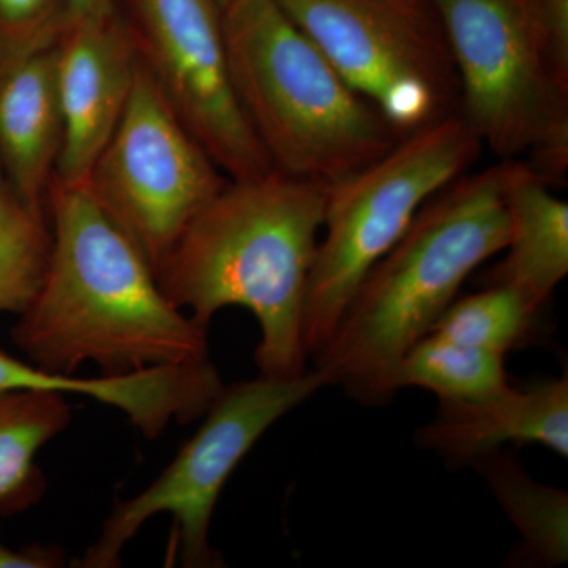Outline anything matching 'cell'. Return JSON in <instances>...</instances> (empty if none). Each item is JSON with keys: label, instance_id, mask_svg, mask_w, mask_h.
<instances>
[{"label": "cell", "instance_id": "obj_1", "mask_svg": "<svg viewBox=\"0 0 568 568\" xmlns=\"http://www.w3.org/2000/svg\"><path fill=\"white\" fill-rule=\"evenodd\" d=\"M47 211L50 264L11 332L33 365L73 376L95 364L121 376L209 361V327L164 295L144 254L85 183L54 178Z\"/></svg>", "mask_w": 568, "mask_h": 568}, {"label": "cell", "instance_id": "obj_2", "mask_svg": "<svg viewBox=\"0 0 568 568\" xmlns=\"http://www.w3.org/2000/svg\"><path fill=\"white\" fill-rule=\"evenodd\" d=\"M331 183L272 171L227 181L156 268L164 295L209 327L226 306L261 328V375L306 372L304 305Z\"/></svg>", "mask_w": 568, "mask_h": 568}, {"label": "cell", "instance_id": "obj_3", "mask_svg": "<svg viewBox=\"0 0 568 568\" xmlns=\"http://www.w3.org/2000/svg\"><path fill=\"white\" fill-rule=\"evenodd\" d=\"M510 160L444 186L357 287L317 368L351 398L383 406L394 398L407 351L429 334L467 276L504 252Z\"/></svg>", "mask_w": 568, "mask_h": 568}, {"label": "cell", "instance_id": "obj_4", "mask_svg": "<svg viewBox=\"0 0 568 568\" xmlns=\"http://www.w3.org/2000/svg\"><path fill=\"white\" fill-rule=\"evenodd\" d=\"M222 10L235 95L275 171L335 183L399 141L276 0H231Z\"/></svg>", "mask_w": 568, "mask_h": 568}, {"label": "cell", "instance_id": "obj_5", "mask_svg": "<svg viewBox=\"0 0 568 568\" xmlns=\"http://www.w3.org/2000/svg\"><path fill=\"white\" fill-rule=\"evenodd\" d=\"M459 81V114L500 160L529 155L551 185L568 168V29L545 0H429Z\"/></svg>", "mask_w": 568, "mask_h": 568}, {"label": "cell", "instance_id": "obj_6", "mask_svg": "<svg viewBox=\"0 0 568 568\" xmlns=\"http://www.w3.org/2000/svg\"><path fill=\"white\" fill-rule=\"evenodd\" d=\"M484 151L462 114L399 138L386 155L331 183L324 239L306 284L304 346L317 357L368 272L402 239L414 216Z\"/></svg>", "mask_w": 568, "mask_h": 568}, {"label": "cell", "instance_id": "obj_7", "mask_svg": "<svg viewBox=\"0 0 568 568\" xmlns=\"http://www.w3.org/2000/svg\"><path fill=\"white\" fill-rule=\"evenodd\" d=\"M325 386H332L331 377L317 366L295 377L260 375L224 386L173 463L140 495L115 504L102 534L74 566L118 567L125 545L162 514L174 521L173 560L186 568L222 566L209 529L227 478L275 422Z\"/></svg>", "mask_w": 568, "mask_h": 568}, {"label": "cell", "instance_id": "obj_8", "mask_svg": "<svg viewBox=\"0 0 568 568\" xmlns=\"http://www.w3.org/2000/svg\"><path fill=\"white\" fill-rule=\"evenodd\" d=\"M399 136L459 114V81L429 0H276Z\"/></svg>", "mask_w": 568, "mask_h": 568}, {"label": "cell", "instance_id": "obj_9", "mask_svg": "<svg viewBox=\"0 0 568 568\" xmlns=\"http://www.w3.org/2000/svg\"><path fill=\"white\" fill-rule=\"evenodd\" d=\"M230 179L186 129L144 67L85 185L153 271Z\"/></svg>", "mask_w": 568, "mask_h": 568}, {"label": "cell", "instance_id": "obj_10", "mask_svg": "<svg viewBox=\"0 0 568 568\" xmlns=\"http://www.w3.org/2000/svg\"><path fill=\"white\" fill-rule=\"evenodd\" d=\"M138 59L230 181L272 173L227 61L219 0H132Z\"/></svg>", "mask_w": 568, "mask_h": 568}, {"label": "cell", "instance_id": "obj_11", "mask_svg": "<svg viewBox=\"0 0 568 568\" xmlns=\"http://www.w3.org/2000/svg\"><path fill=\"white\" fill-rule=\"evenodd\" d=\"M54 55L63 122L55 179L85 183L121 122L140 59L129 26L112 10L70 21Z\"/></svg>", "mask_w": 568, "mask_h": 568}, {"label": "cell", "instance_id": "obj_12", "mask_svg": "<svg viewBox=\"0 0 568 568\" xmlns=\"http://www.w3.org/2000/svg\"><path fill=\"white\" fill-rule=\"evenodd\" d=\"M417 440L450 465H473L507 444H540L568 457V379L526 388L506 387L476 402H440L435 420Z\"/></svg>", "mask_w": 568, "mask_h": 568}, {"label": "cell", "instance_id": "obj_13", "mask_svg": "<svg viewBox=\"0 0 568 568\" xmlns=\"http://www.w3.org/2000/svg\"><path fill=\"white\" fill-rule=\"evenodd\" d=\"M54 47L0 70V166L44 211L63 138Z\"/></svg>", "mask_w": 568, "mask_h": 568}, {"label": "cell", "instance_id": "obj_14", "mask_svg": "<svg viewBox=\"0 0 568 568\" xmlns=\"http://www.w3.org/2000/svg\"><path fill=\"white\" fill-rule=\"evenodd\" d=\"M507 256L493 284L514 287L538 313L568 274V204L523 160H510L506 183Z\"/></svg>", "mask_w": 568, "mask_h": 568}, {"label": "cell", "instance_id": "obj_15", "mask_svg": "<svg viewBox=\"0 0 568 568\" xmlns=\"http://www.w3.org/2000/svg\"><path fill=\"white\" fill-rule=\"evenodd\" d=\"M71 420L65 395L48 390L0 392V514L39 503L44 478L36 457Z\"/></svg>", "mask_w": 568, "mask_h": 568}, {"label": "cell", "instance_id": "obj_16", "mask_svg": "<svg viewBox=\"0 0 568 568\" xmlns=\"http://www.w3.org/2000/svg\"><path fill=\"white\" fill-rule=\"evenodd\" d=\"M523 538V555L538 566L568 560V497L538 484L511 455L489 454L473 463Z\"/></svg>", "mask_w": 568, "mask_h": 568}, {"label": "cell", "instance_id": "obj_17", "mask_svg": "<svg viewBox=\"0 0 568 568\" xmlns=\"http://www.w3.org/2000/svg\"><path fill=\"white\" fill-rule=\"evenodd\" d=\"M51 246L48 211L24 200L0 166V313L28 308L47 275Z\"/></svg>", "mask_w": 568, "mask_h": 568}, {"label": "cell", "instance_id": "obj_18", "mask_svg": "<svg viewBox=\"0 0 568 568\" xmlns=\"http://www.w3.org/2000/svg\"><path fill=\"white\" fill-rule=\"evenodd\" d=\"M504 355L428 334L407 351L396 387H420L440 402H476L506 388Z\"/></svg>", "mask_w": 568, "mask_h": 568}, {"label": "cell", "instance_id": "obj_19", "mask_svg": "<svg viewBox=\"0 0 568 568\" xmlns=\"http://www.w3.org/2000/svg\"><path fill=\"white\" fill-rule=\"evenodd\" d=\"M538 313L506 284L452 302L429 334L506 355L525 342Z\"/></svg>", "mask_w": 568, "mask_h": 568}, {"label": "cell", "instance_id": "obj_20", "mask_svg": "<svg viewBox=\"0 0 568 568\" xmlns=\"http://www.w3.org/2000/svg\"><path fill=\"white\" fill-rule=\"evenodd\" d=\"M69 22L65 0H0V70L54 47Z\"/></svg>", "mask_w": 568, "mask_h": 568}, {"label": "cell", "instance_id": "obj_21", "mask_svg": "<svg viewBox=\"0 0 568 568\" xmlns=\"http://www.w3.org/2000/svg\"><path fill=\"white\" fill-rule=\"evenodd\" d=\"M50 375L36 365L24 364L6 353H0V392L47 390Z\"/></svg>", "mask_w": 568, "mask_h": 568}, {"label": "cell", "instance_id": "obj_22", "mask_svg": "<svg viewBox=\"0 0 568 568\" xmlns=\"http://www.w3.org/2000/svg\"><path fill=\"white\" fill-rule=\"evenodd\" d=\"M65 556L61 549L31 547L14 549L0 540V568H55L62 567Z\"/></svg>", "mask_w": 568, "mask_h": 568}, {"label": "cell", "instance_id": "obj_23", "mask_svg": "<svg viewBox=\"0 0 568 568\" xmlns=\"http://www.w3.org/2000/svg\"><path fill=\"white\" fill-rule=\"evenodd\" d=\"M70 21L100 17L112 10V0H65Z\"/></svg>", "mask_w": 568, "mask_h": 568}, {"label": "cell", "instance_id": "obj_24", "mask_svg": "<svg viewBox=\"0 0 568 568\" xmlns=\"http://www.w3.org/2000/svg\"><path fill=\"white\" fill-rule=\"evenodd\" d=\"M220 6H226L227 2H231V0H219Z\"/></svg>", "mask_w": 568, "mask_h": 568}]
</instances>
